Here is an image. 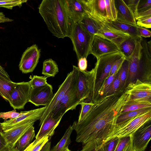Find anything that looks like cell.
I'll return each mask as SVG.
<instances>
[{
    "label": "cell",
    "instance_id": "obj_1",
    "mask_svg": "<svg viewBox=\"0 0 151 151\" xmlns=\"http://www.w3.org/2000/svg\"><path fill=\"white\" fill-rule=\"evenodd\" d=\"M127 101L124 91L94 102L83 120L73 123L77 134L76 141L83 145L93 142L102 145L112 134L121 109Z\"/></svg>",
    "mask_w": 151,
    "mask_h": 151
},
{
    "label": "cell",
    "instance_id": "obj_2",
    "mask_svg": "<svg viewBox=\"0 0 151 151\" xmlns=\"http://www.w3.org/2000/svg\"><path fill=\"white\" fill-rule=\"evenodd\" d=\"M39 12L48 30L58 38L69 37L72 21L65 7V0H43L38 7Z\"/></svg>",
    "mask_w": 151,
    "mask_h": 151
},
{
    "label": "cell",
    "instance_id": "obj_3",
    "mask_svg": "<svg viewBox=\"0 0 151 151\" xmlns=\"http://www.w3.org/2000/svg\"><path fill=\"white\" fill-rule=\"evenodd\" d=\"M88 14L99 21L105 23L116 20L117 12L114 0H83Z\"/></svg>",
    "mask_w": 151,
    "mask_h": 151
},
{
    "label": "cell",
    "instance_id": "obj_4",
    "mask_svg": "<svg viewBox=\"0 0 151 151\" xmlns=\"http://www.w3.org/2000/svg\"><path fill=\"white\" fill-rule=\"evenodd\" d=\"M124 56L121 52L108 54L100 57L97 60L94 68L95 79L93 102L97 100L98 92L109 75L114 63Z\"/></svg>",
    "mask_w": 151,
    "mask_h": 151
},
{
    "label": "cell",
    "instance_id": "obj_5",
    "mask_svg": "<svg viewBox=\"0 0 151 151\" xmlns=\"http://www.w3.org/2000/svg\"><path fill=\"white\" fill-rule=\"evenodd\" d=\"M93 36L86 31L79 22H72L69 37L72 41L78 60L82 58H87L89 55Z\"/></svg>",
    "mask_w": 151,
    "mask_h": 151
},
{
    "label": "cell",
    "instance_id": "obj_6",
    "mask_svg": "<svg viewBox=\"0 0 151 151\" xmlns=\"http://www.w3.org/2000/svg\"><path fill=\"white\" fill-rule=\"evenodd\" d=\"M77 75V74L66 94L51 113L54 119H62L63 115L67 111L75 109L77 106L81 102L76 86Z\"/></svg>",
    "mask_w": 151,
    "mask_h": 151
},
{
    "label": "cell",
    "instance_id": "obj_7",
    "mask_svg": "<svg viewBox=\"0 0 151 151\" xmlns=\"http://www.w3.org/2000/svg\"><path fill=\"white\" fill-rule=\"evenodd\" d=\"M95 71L94 68L90 71H78L76 86L81 102H93Z\"/></svg>",
    "mask_w": 151,
    "mask_h": 151
},
{
    "label": "cell",
    "instance_id": "obj_8",
    "mask_svg": "<svg viewBox=\"0 0 151 151\" xmlns=\"http://www.w3.org/2000/svg\"><path fill=\"white\" fill-rule=\"evenodd\" d=\"M73 67L72 71L68 74L64 81L59 86L57 91L53 94L50 103L46 106L44 113L40 120L39 126L41 125L43 121L54 110L66 94L76 77L78 68L74 65H73Z\"/></svg>",
    "mask_w": 151,
    "mask_h": 151
},
{
    "label": "cell",
    "instance_id": "obj_9",
    "mask_svg": "<svg viewBox=\"0 0 151 151\" xmlns=\"http://www.w3.org/2000/svg\"><path fill=\"white\" fill-rule=\"evenodd\" d=\"M124 91L127 101H148L151 102V83L143 81L139 78L128 83Z\"/></svg>",
    "mask_w": 151,
    "mask_h": 151
},
{
    "label": "cell",
    "instance_id": "obj_10",
    "mask_svg": "<svg viewBox=\"0 0 151 151\" xmlns=\"http://www.w3.org/2000/svg\"><path fill=\"white\" fill-rule=\"evenodd\" d=\"M151 120V111L137 116L116 127L112 134L107 140L115 137H120L132 135L140 127Z\"/></svg>",
    "mask_w": 151,
    "mask_h": 151
},
{
    "label": "cell",
    "instance_id": "obj_11",
    "mask_svg": "<svg viewBox=\"0 0 151 151\" xmlns=\"http://www.w3.org/2000/svg\"><path fill=\"white\" fill-rule=\"evenodd\" d=\"M119 52L118 46L112 41L100 34L93 35L89 55H92L98 59L102 56Z\"/></svg>",
    "mask_w": 151,
    "mask_h": 151
},
{
    "label": "cell",
    "instance_id": "obj_12",
    "mask_svg": "<svg viewBox=\"0 0 151 151\" xmlns=\"http://www.w3.org/2000/svg\"><path fill=\"white\" fill-rule=\"evenodd\" d=\"M46 107V106L29 111H23L22 115L17 117L1 122L3 132H5L13 128L29 122L40 120Z\"/></svg>",
    "mask_w": 151,
    "mask_h": 151
},
{
    "label": "cell",
    "instance_id": "obj_13",
    "mask_svg": "<svg viewBox=\"0 0 151 151\" xmlns=\"http://www.w3.org/2000/svg\"><path fill=\"white\" fill-rule=\"evenodd\" d=\"M31 88L29 81L17 83L8 101L14 109L24 108L29 102Z\"/></svg>",
    "mask_w": 151,
    "mask_h": 151
},
{
    "label": "cell",
    "instance_id": "obj_14",
    "mask_svg": "<svg viewBox=\"0 0 151 151\" xmlns=\"http://www.w3.org/2000/svg\"><path fill=\"white\" fill-rule=\"evenodd\" d=\"M40 55V50L34 44L23 53L19 62V70L24 73L32 72L36 67Z\"/></svg>",
    "mask_w": 151,
    "mask_h": 151
},
{
    "label": "cell",
    "instance_id": "obj_15",
    "mask_svg": "<svg viewBox=\"0 0 151 151\" xmlns=\"http://www.w3.org/2000/svg\"><path fill=\"white\" fill-rule=\"evenodd\" d=\"M52 86L48 83L45 86L31 88L29 102L35 106H47L50 103L53 94Z\"/></svg>",
    "mask_w": 151,
    "mask_h": 151
},
{
    "label": "cell",
    "instance_id": "obj_16",
    "mask_svg": "<svg viewBox=\"0 0 151 151\" xmlns=\"http://www.w3.org/2000/svg\"><path fill=\"white\" fill-rule=\"evenodd\" d=\"M150 120L137 129L132 135V143L135 151H145L151 139Z\"/></svg>",
    "mask_w": 151,
    "mask_h": 151
},
{
    "label": "cell",
    "instance_id": "obj_17",
    "mask_svg": "<svg viewBox=\"0 0 151 151\" xmlns=\"http://www.w3.org/2000/svg\"><path fill=\"white\" fill-rule=\"evenodd\" d=\"M141 39V38L137 40L133 53L130 57L126 59L128 64L127 85L129 83L135 81L140 73V60L142 48Z\"/></svg>",
    "mask_w": 151,
    "mask_h": 151
},
{
    "label": "cell",
    "instance_id": "obj_18",
    "mask_svg": "<svg viewBox=\"0 0 151 151\" xmlns=\"http://www.w3.org/2000/svg\"><path fill=\"white\" fill-rule=\"evenodd\" d=\"M65 7L73 22H79L84 15L88 14L83 0H65Z\"/></svg>",
    "mask_w": 151,
    "mask_h": 151
},
{
    "label": "cell",
    "instance_id": "obj_19",
    "mask_svg": "<svg viewBox=\"0 0 151 151\" xmlns=\"http://www.w3.org/2000/svg\"><path fill=\"white\" fill-rule=\"evenodd\" d=\"M35 121L29 122L4 132L9 149L15 147L20 138L32 126Z\"/></svg>",
    "mask_w": 151,
    "mask_h": 151
},
{
    "label": "cell",
    "instance_id": "obj_20",
    "mask_svg": "<svg viewBox=\"0 0 151 151\" xmlns=\"http://www.w3.org/2000/svg\"><path fill=\"white\" fill-rule=\"evenodd\" d=\"M114 2L117 12L116 20L137 26L133 13L124 0H114Z\"/></svg>",
    "mask_w": 151,
    "mask_h": 151
},
{
    "label": "cell",
    "instance_id": "obj_21",
    "mask_svg": "<svg viewBox=\"0 0 151 151\" xmlns=\"http://www.w3.org/2000/svg\"><path fill=\"white\" fill-rule=\"evenodd\" d=\"M61 120V119H54L52 113H51L42 122L40 129L35 137V139H40L45 136L48 137L50 139Z\"/></svg>",
    "mask_w": 151,
    "mask_h": 151
},
{
    "label": "cell",
    "instance_id": "obj_22",
    "mask_svg": "<svg viewBox=\"0 0 151 151\" xmlns=\"http://www.w3.org/2000/svg\"><path fill=\"white\" fill-rule=\"evenodd\" d=\"M98 34L104 36L116 44L118 47L123 41L130 36L128 34L113 28L106 23H104Z\"/></svg>",
    "mask_w": 151,
    "mask_h": 151
},
{
    "label": "cell",
    "instance_id": "obj_23",
    "mask_svg": "<svg viewBox=\"0 0 151 151\" xmlns=\"http://www.w3.org/2000/svg\"><path fill=\"white\" fill-rule=\"evenodd\" d=\"M79 23L86 31L93 35L99 33L104 23L94 19L88 14L84 15Z\"/></svg>",
    "mask_w": 151,
    "mask_h": 151
},
{
    "label": "cell",
    "instance_id": "obj_24",
    "mask_svg": "<svg viewBox=\"0 0 151 151\" xmlns=\"http://www.w3.org/2000/svg\"><path fill=\"white\" fill-rule=\"evenodd\" d=\"M113 28L124 33L128 34L134 38L139 40L141 38L137 30V27L133 25L119 22L109 21L105 22Z\"/></svg>",
    "mask_w": 151,
    "mask_h": 151
},
{
    "label": "cell",
    "instance_id": "obj_25",
    "mask_svg": "<svg viewBox=\"0 0 151 151\" xmlns=\"http://www.w3.org/2000/svg\"><path fill=\"white\" fill-rule=\"evenodd\" d=\"M17 83L0 76V95L8 101Z\"/></svg>",
    "mask_w": 151,
    "mask_h": 151
},
{
    "label": "cell",
    "instance_id": "obj_26",
    "mask_svg": "<svg viewBox=\"0 0 151 151\" xmlns=\"http://www.w3.org/2000/svg\"><path fill=\"white\" fill-rule=\"evenodd\" d=\"M35 136L34 127L33 126L20 138L15 147L19 151H24L30 144Z\"/></svg>",
    "mask_w": 151,
    "mask_h": 151
},
{
    "label": "cell",
    "instance_id": "obj_27",
    "mask_svg": "<svg viewBox=\"0 0 151 151\" xmlns=\"http://www.w3.org/2000/svg\"><path fill=\"white\" fill-rule=\"evenodd\" d=\"M149 107H151V102L127 101L121 109L120 115L128 112Z\"/></svg>",
    "mask_w": 151,
    "mask_h": 151
},
{
    "label": "cell",
    "instance_id": "obj_28",
    "mask_svg": "<svg viewBox=\"0 0 151 151\" xmlns=\"http://www.w3.org/2000/svg\"><path fill=\"white\" fill-rule=\"evenodd\" d=\"M139 40L130 36L119 45V47L120 51L123 54L126 59L132 54L135 49L137 41Z\"/></svg>",
    "mask_w": 151,
    "mask_h": 151
},
{
    "label": "cell",
    "instance_id": "obj_29",
    "mask_svg": "<svg viewBox=\"0 0 151 151\" xmlns=\"http://www.w3.org/2000/svg\"><path fill=\"white\" fill-rule=\"evenodd\" d=\"M73 127L70 125L59 142L50 151H64L71 142L70 135L73 130Z\"/></svg>",
    "mask_w": 151,
    "mask_h": 151
},
{
    "label": "cell",
    "instance_id": "obj_30",
    "mask_svg": "<svg viewBox=\"0 0 151 151\" xmlns=\"http://www.w3.org/2000/svg\"><path fill=\"white\" fill-rule=\"evenodd\" d=\"M150 111H151V107L145 108L120 114L117 119L116 127L122 124L137 116Z\"/></svg>",
    "mask_w": 151,
    "mask_h": 151
},
{
    "label": "cell",
    "instance_id": "obj_31",
    "mask_svg": "<svg viewBox=\"0 0 151 151\" xmlns=\"http://www.w3.org/2000/svg\"><path fill=\"white\" fill-rule=\"evenodd\" d=\"M59 72L56 62L51 58L45 60L43 63L42 74L47 77H54Z\"/></svg>",
    "mask_w": 151,
    "mask_h": 151
},
{
    "label": "cell",
    "instance_id": "obj_32",
    "mask_svg": "<svg viewBox=\"0 0 151 151\" xmlns=\"http://www.w3.org/2000/svg\"><path fill=\"white\" fill-rule=\"evenodd\" d=\"M132 135L120 137L115 151H135L132 143Z\"/></svg>",
    "mask_w": 151,
    "mask_h": 151
},
{
    "label": "cell",
    "instance_id": "obj_33",
    "mask_svg": "<svg viewBox=\"0 0 151 151\" xmlns=\"http://www.w3.org/2000/svg\"><path fill=\"white\" fill-rule=\"evenodd\" d=\"M128 73V62L126 59L119 71V78L120 83V88L123 91L127 85Z\"/></svg>",
    "mask_w": 151,
    "mask_h": 151
},
{
    "label": "cell",
    "instance_id": "obj_34",
    "mask_svg": "<svg viewBox=\"0 0 151 151\" xmlns=\"http://www.w3.org/2000/svg\"><path fill=\"white\" fill-rule=\"evenodd\" d=\"M50 139L44 137L40 139H35L23 151H40L44 145Z\"/></svg>",
    "mask_w": 151,
    "mask_h": 151
},
{
    "label": "cell",
    "instance_id": "obj_35",
    "mask_svg": "<svg viewBox=\"0 0 151 151\" xmlns=\"http://www.w3.org/2000/svg\"><path fill=\"white\" fill-rule=\"evenodd\" d=\"M116 74L117 73L114 74L109 76L106 79L98 92L97 100L106 96V93Z\"/></svg>",
    "mask_w": 151,
    "mask_h": 151
},
{
    "label": "cell",
    "instance_id": "obj_36",
    "mask_svg": "<svg viewBox=\"0 0 151 151\" xmlns=\"http://www.w3.org/2000/svg\"><path fill=\"white\" fill-rule=\"evenodd\" d=\"M119 139V137H115L106 141L101 146V151H115Z\"/></svg>",
    "mask_w": 151,
    "mask_h": 151
},
{
    "label": "cell",
    "instance_id": "obj_37",
    "mask_svg": "<svg viewBox=\"0 0 151 151\" xmlns=\"http://www.w3.org/2000/svg\"><path fill=\"white\" fill-rule=\"evenodd\" d=\"M48 77L44 76H34L29 81L32 88H37L47 85V79Z\"/></svg>",
    "mask_w": 151,
    "mask_h": 151
},
{
    "label": "cell",
    "instance_id": "obj_38",
    "mask_svg": "<svg viewBox=\"0 0 151 151\" xmlns=\"http://www.w3.org/2000/svg\"><path fill=\"white\" fill-rule=\"evenodd\" d=\"M94 103L91 102H81L80 104L81 106V110L77 122L80 123L85 118L87 113L93 105Z\"/></svg>",
    "mask_w": 151,
    "mask_h": 151
},
{
    "label": "cell",
    "instance_id": "obj_39",
    "mask_svg": "<svg viewBox=\"0 0 151 151\" xmlns=\"http://www.w3.org/2000/svg\"><path fill=\"white\" fill-rule=\"evenodd\" d=\"M121 91H122L121 90L120 83L119 79L118 72L107 91L106 96L116 93Z\"/></svg>",
    "mask_w": 151,
    "mask_h": 151
},
{
    "label": "cell",
    "instance_id": "obj_40",
    "mask_svg": "<svg viewBox=\"0 0 151 151\" xmlns=\"http://www.w3.org/2000/svg\"><path fill=\"white\" fill-rule=\"evenodd\" d=\"M27 1L26 0H10L0 1V7H3L9 9L16 6L20 7L22 4Z\"/></svg>",
    "mask_w": 151,
    "mask_h": 151
},
{
    "label": "cell",
    "instance_id": "obj_41",
    "mask_svg": "<svg viewBox=\"0 0 151 151\" xmlns=\"http://www.w3.org/2000/svg\"><path fill=\"white\" fill-rule=\"evenodd\" d=\"M23 111L18 112H17L15 109H14L13 111L6 112H0V118H2L4 121H6L8 119H12L20 116L23 114Z\"/></svg>",
    "mask_w": 151,
    "mask_h": 151
},
{
    "label": "cell",
    "instance_id": "obj_42",
    "mask_svg": "<svg viewBox=\"0 0 151 151\" xmlns=\"http://www.w3.org/2000/svg\"><path fill=\"white\" fill-rule=\"evenodd\" d=\"M125 59V57L123 56L114 63L109 74L108 77L118 72Z\"/></svg>",
    "mask_w": 151,
    "mask_h": 151
},
{
    "label": "cell",
    "instance_id": "obj_43",
    "mask_svg": "<svg viewBox=\"0 0 151 151\" xmlns=\"http://www.w3.org/2000/svg\"><path fill=\"white\" fill-rule=\"evenodd\" d=\"M83 145L82 148L80 151H101V145L95 143L88 142Z\"/></svg>",
    "mask_w": 151,
    "mask_h": 151
},
{
    "label": "cell",
    "instance_id": "obj_44",
    "mask_svg": "<svg viewBox=\"0 0 151 151\" xmlns=\"http://www.w3.org/2000/svg\"><path fill=\"white\" fill-rule=\"evenodd\" d=\"M124 1L132 11L135 18L137 14V8L139 0H125Z\"/></svg>",
    "mask_w": 151,
    "mask_h": 151
},
{
    "label": "cell",
    "instance_id": "obj_45",
    "mask_svg": "<svg viewBox=\"0 0 151 151\" xmlns=\"http://www.w3.org/2000/svg\"><path fill=\"white\" fill-rule=\"evenodd\" d=\"M137 26L147 28H151V16L140 18L136 21Z\"/></svg>",
    "mask_w": 151,
    "mask_h": 151
},
{
    "label": "cell",
    "instance_id": "obj_46",
    "mask_svg": "<svg viewBox=\"0 0 151 151\" xmlns=\"http://www.w3.org/2000/svg\"><path fill=\"white\" fill-rule=\"evenodd\" d=\"M151 8V0H139L138 5L137 14Z\"/></svg>",
    "mask_w": 151,
    "mask_h": 151
},
{
    "label": "cell",
    "instance_id": "obj_47",
    "mask_svg": "<svg viewBox=\"0 0 151 151\" xmlns=\"http://www.w3.org/2000/svg\"><path fill=\"white\" fill-rule=\"evenodd\" d=\"M9 149L4 132H0V151H8Z\"/></svg>",
    "mask_w": 151,
    "mask_h": 151
},
{
    "label": "cell",
    "instance_id": "obj_48",
    "mask_svg": "<svg viewBox=\"0 0 151 151\" xmlns=\"http://www.w3.org/2000/svg\"><path fill=\"white\" fill-rule=\"evenodd\" d=\"M137 28L140 36L144 38L149 37L151 36L150 30L145 28L137 26Z\"/></svg>",
    "mask_w": 151,
    "mask_h": 151
},
{
    "label": "cell",
    "instance_id": "obj_49",
    "mask_svg": "<svg viewBox=\"0 0 151 151\" xmlns=\"http://www.w3.org/2000/svg\"><path fill=\"white\" fill-rule=\"evenodd\" d=\"M79 69L82 71H86L87 67V61L86 58H82L78 60Z\"/></svg>",
    "mask_w": 151,
    "mask_h": 151
},
{
    "label": "cell",
    "instance_id": "obj_50",
    "mask_svg": "<svg viewBox=\"0 0 151 151\" xmlns=\"http://www.w3.org/2000/svg\"><path fill=\"white\" fill-rule=\"evenodd\" d=\"M149 16H151V8L138 13L135 19L136 21L140 18Z\"/></svg>",
    "mask_w": 151,
    "mask_h": 151
},
{
    "label": "cell",
    "instance_id": "obj_51",
    "mask_svg": "<svg viewBox=\"0 0 151 151\" xmlns=\"http://www.w3.org/2000/svg\"><path fill=\"white\" fill-rule=\"evenodd\" d=\"M13 21V19L6 17L3 12H0V23L11 22Z\"/></svg>",
    "mask_w": 151,
    "mask_h": 151
},
{
    "label": "cell",
    "instance_id": "obj_52",
    "mask_svg": "<svg viewBox=\"0 0 151 151\" xmlns=\"http://www.w3.org/2000/svg\"><path fill=\"white\" fill-rule=\"evenodd\" d=\"M0 76L4 78H5L11 80L9 76L5 71L4 69L2 67L0 64Z\"/></svg>",
    "mask_w": 151,
    "mask_h": 151
},
{
    "label": "cell",
    "instance_id": "obj_53",
    "mask_svg": "<svg viewBox=\"0 0 151 151\" xmlns=\"http://www.w3.org/2000/svg\"><path fill=\"white\" fill-rule=\"evenodd\" d=\"M51 145V142L48 141L43 146L40 151H50Z\"/></svg>",
    "mask_w": 151,
    "mask_h": 151
},
{
    "label": "cell",
    "instance_id": "obj_54",
    "mask_svg": "<svg viewBox=\"0 0 151 151\" xmlns=\"http://www.w3.org/2000/svg\"><path fill=\"white\" fill-rule=\"evenodd\" d=\"M8 151H19L15 147H14L10 149Z\"/></svg>",
    "mask_w": 151,
    "mask_h": 151
},
{
    "label": "cell",
    "instance_id": "obj_55",
    "mask_svg": "<svg viewBox=\"0 0 151 151\" xmlns=\"http://www.w3.org/2000/svg\"><path fill=\"white\" fill-rule=\"evenodd\" d=\"M64 151H72L70 150H69L68 147Z\"/></svg>",
    "mask_w": 151,
    "mask_h": 151
},
{
    "label": "cell",
    "instance_id": "obj_56",
    "mask_svg": "<svg viewBox=\"0 0 151 151\" xmlns=\"http://www.w3.org/2000/svg\"><path fill=\"white\" fill-rule=\"evenodd\" d=\"M0 132H2V130L1 127V124H0Z\"/></svg>",
    "mask_w": 151,
    "mask_h": 151
}]
</instances>
